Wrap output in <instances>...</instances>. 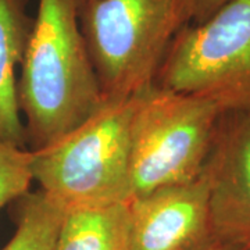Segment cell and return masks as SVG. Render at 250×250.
<instances>
[{
    "label": "cell",
    "instance_id": "3",
    "mask_svg": "<svg viewBox=\"0 0 250 250\" xmlns=\"http://www.w3.org/2000/svg\"><path fill=\"white\" fill-rule=\"evenodd\" d=\"M80 21L104 98H128L156 82L190 14L188 0H82Z\"/></svg>",
    "mask_w": 250,
    "mask_h": 250
},
{
    "label": "cell",
    "instance_id": "11",
    "mask_svg": "<svg viewBox=\"0 0 250 250\" xmlns=\"http://www.w3.org/2000/svg\"><path fill=\"white\" fill-rule=\"evenodd\" d=\"M32 150L0 141V210L29 192L34 182Z\"/></svg>",
    "mask_w": 250,
    "mask_h": 250
},
{
    "label": "cell",
    "instance_id": "9",
    "mask_svg": "<svg viewBox=\"0 0 250 250\" xmlns=\"http://www.w3.org/2000/svg\"><path fill=\"white\" fill-rule=\"evenodd\" d=\"M129 202L64 211L53 250H126Z\"/></svg>",
    "mask_w": 250,
    "mask_h": 250
},
{
    "label": "cell",
    "instance_id": "2",
    "mask_svg": "<svg viewBox=\"0 0 250 250\" xmlns=\"http://www.w3.org/2000/svg\"><path fill=\"white\" fill-rule=\"evenodd\" d=\"M138 95L106 98L85 121L32 150V175L64 210L129 202L131 124Z\"/></svg>",
    "mask_w": 250,
    "mask_h": 250
},
{
    "label": "cell",
    "instance_id": "4",
    "mask_svg": "<svg viewBox=\"0 0 250 250\" xmlns=\"http://www.w3.org/2000/svg\"><path fill=\"white\" fill-rule=\"evenodd\" d=\"M223 114L207 99L157 83L141 90L131 124L129 200L199 178Z\"/></svg>",
    "mask_w": 250,
    "mask_h": 250
},
{
    "label": "cell",
    "instance_id": "1",
    "mask_svg": "<svg viewBox=\"0 0 250 250\" xmlns=\"http://www.w3.org/2000/svg\"><path fill=\"white\" fill-rule=\"evenodd\" d=\"M82 0H39L32 20L18 102L29 149L50 145L104 102L81 29Z\"/></svg>",
    "mask_w": 250,
    "mask_h": 250
},
{
    "label": "cell",
    "instance_id": "14",
    "mask_svg": "<svg viewBox=\"0 0 250 250\" xmlns=\"http://www.w3.org/2000/svg\"><path fill=\"white\" fill-rule=\"evenodd\" d=\"M249 250H250V249H249Z\"/></svg>",
    "mask_w": 250,
    "mask_h": 250
},
{
    "label": "cell",
    "instance_id": "7",
    "mask_svg": "<svg viewBox=\"0 0 250 250\" xmlns=\"http://www.w3.org/2000/svg\"><path fill=\"white\" fill-rule=\"evenodd\" d=\"M203 174L215 239L250 248V111L221 116Z\"/></svg>",
    "mask_w": 250,
    "mask_h": 250
},
{
    "label": "cell",
    "instance_id": "6",
    "mask_svg": "<svg viewBox=\"0 0 250 250\" xmlns=\"http://www.w3.org/2000/svg\"><path fill=\"white\" fill-rule=\"evenodd\" d=\"M214 241L205 174L129 200L126 250H203Z\"/></svg>",
    "mask_w": 250,
    "mask_h": 250
},
{
    "label": "cell",
    "instance_id": "13",
    "mask_svg": "<svg viewBox=\"0 0 250 250\" xmlns=\"http://www.w3.org/2000/svg\"><path fill=\"white\" fill-rule=\"evenodd\" d=\"M250 248L239 243H232V242H224V241H214L210 243L207 248L203 250H249Z\"/></svg>",
    "mask_w": 250,
    "mask_h": 250
},
{
    "label": "cell",
    "instance_id": "5",
    "mask_svg": "<svg viewBox=\"0 0 250 250\" xmlns=\"http://www.w3.org/2000/svg\"><path fill=\"white\" fill-rule=\"evenodd\" d=\"M154 83L207 99L223 113L250 111V0H231L182 28Z\"/></svg>",
    "mask_w": 250,
    "mask_h": 250
},
{
    "label": "cell",
    "instance_id": "10",
    "mask_svg": "<svg viewBox=\"0 0 250 250\" xmlns=\"http://www.w3.org/2000/svg\"><path fill=\"white\" fill-rule=\"evenodd\" d=\"M17 227L1 250H53L64 217V208L42 190L18 199Z\"/></svg>",
    "mask_w": 250,
    "mask_h": 250
},
{
    "label": "cell",
    "instance_id": "8",
    "mask_svg": "<svg viewBox=\"0 0 250 250\" xmlns=\"http://www.w3.org/2000/svg\"><path fill=\"white\" fill-rule=\"evenodd\" d=\"M31 28L27 0H0V141L18 147H27L28 139L16 70L24 59Z\"/></svg>",
    "mask_w": 250,
    "mask_h": 250
},
{
    "label": "cell",
    "instance_id": "12",
    "mask_svg": "<svg viewBox=\"0 0 250 250\" xmlns=\"http://www.w3.org/2000/svg\"><path fill=\"white\" fill-rule=\"evenodd\" d=\"M231 0H188L190 24L205 21Z\"/></svg>",
    "mask_w": 250,
    "mask_h": 250
}]
</instances>
